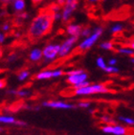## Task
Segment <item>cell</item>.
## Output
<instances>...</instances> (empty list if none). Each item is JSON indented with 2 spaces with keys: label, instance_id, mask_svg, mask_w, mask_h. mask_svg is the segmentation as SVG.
Here are the masks:
<instances>
[{
  "label": "cell",
  "instance_id": "cell-14",
  "mask_svg": "<svg viewBox=\"0 0 134 135\" xmlns=\"http://www.w3.org/2000/svg\"><path fill=\"white\" fill-rule=\"evenodd\" d=\"M12 4H13V9L16 11V13H21V12H24V10H25V0H16Z\"/></svg>",
  "mask_w": 134,
  "mask_h": 135
},
{
  "label": "cell",
  "instance_id": "cell-8",
  "mask_svg": "<svg viewBox=\"0 0 134 135\" xmlns=\"http://www.w3.org/2000/svg\"><path fill=\"white\" fill-rule=\"evenodd\" d=\"M42 107H48V108H54V109H68L75 108V104H71V103H67L64 101H45L42 103Z\"/></svg>",
  "mask_w": 134,
  "mask_h": 135
},
{
  "label": "cell",
  "instance_id": "cell-36",
  "mask_svg": "<svg viewBox=\"0 0 134 135\" xmlns=\"http://www.w3.org/2000/svg\"><path fill=\"white\" fill-rule=\"evenodd\" d=\"M66 1H67V0H57V3L59 4V6H61V7H62V6L66 3Z\"/></svg>",
  "mask_w": 134,
  "mask_h": 135
},
{
  "label": "cell",
  "instance_id": "cell-23",
  "mask_svg": "<svg viewBox=\"0 0 134 135\" xmlns=\"http://www.w3.org/2000/svg\"><path fill=\"white\" fill-rule=\"evenodd\" d=\"M77 107L80 108H84V109H89L92 107V102L90 101H80L77 104Z\"/></svg>",
  "mask_w": 134,
  "mask_h": 135
},
{
  "label": "cell",
  "instance_id": "cell-22",
  "mask_svg": "<svg viewBox=\"0 0 134 135\" xmlns=\"http://www.w3.org/2000/svg\"><path fill=\"white\" fill-rule=\"evenodd\" d=\"M104 72L106 74H109V75H115V74H118L120 72V69H119L117 66H111V65H107L106 68L104 69Z\"/></svg>",
  "mask_w": 134,
  "mask_h": 135
},
{
  "label": "cell",
  "instance_id": "cell-30",
  "mask_svg": "<svg viewBox=\"0 0 134 135\" xmlns=\"http://www.w3.org/2000/svg\"><path fill=\"white\" fill-rule=\"evenodd\" d=\"M53 17H54V21H60L62 20V15L61 12H58V13H53Z\"/></svg>",
  "mask_w": 134,
  "mask_h": 135
},
{
  "label": "cell",
  "instance_id": "cell-13",
  "mask_svg": "<svg viewBox=\"0 0 134 135\" xmlns=\"http://www.w3.org/2000/svg\"><path fill=\"white\" fill-rule=\"evenodd\" d=\"M18 120H16L13 116L11 115H0V124L3 125H17Z\"/></svg>",
  "mask_w": 134,
  "mask_h": 135
},
{
  "label": "cell",
  "instance_id": "cell-6",
  "mask_svg": "<svg viewBox=\"0 0 134 135\" xmlns=\"http://www.w3.org/2000/svg\"><path fill=\"white\" fill-rule=\"evenodd\" d=\"M78 40H79L78 36H68L66 39H64L60 44L59 57L63 59V57H68L73 51V49L75 48L76 44L78 43Z\"/></svg>",
  "mask_w": 134,
  "mask_h": 135
},
{
  "label": "cell",
  "instance_id": "cell-29",
  "mask_svg": "<svg viewBox=\"0 0 134 135\" xmlns=\"http://www.w3.org/2000/svg\"><path fill=\"white\" fill-rule=\"evenodd\" d=\"M28 13H25V12H21V13H18V15L16 16L18 20H25L28 18Z\"/></svg>",
  "mask_w": 134,
  "mask_h": 135
},
{
  "label": "cell",
  "instance_id": "cell-18",
  "mask_svg": "<svg viewBox=\"0 0 134 135\" xmlns=\"http://www.w3.org/2000/svg\"><path fill=\"white\" fill-rule=\"evenodd\" d=\"M124 30V25L122 23H115L110 27L111 34H119Z\"/></svg>",
  "mask_w": 134,
  "mask_h": 135
},
{
  "label": "cell",
  "instance_id": "cell-25",
  "mask_svg": "<svg viewBox=\"0 0 134 135\" xmlns=\"http://www.w3.org/2000/svg\"><path fill=\"white\" fill-rule=\"evenodd\" d=\"M92 31H93V29H91L90 27H84V28H83V30H82L80 37H83V38L87 37V36H89L92 34Z\"/></svg>",
  "mask_w": 134,
  "mask_h": 135
},
{
  "label": "cell",
  "instance_id": "cell-16",
  "mask_svg": "<svg viewBox=\"0 0 134 135\" xmlns=\"http://www.w3.org/2000/svg\"><path fill=\"white\" fill-rule=\"evenodd\" d=\"M30 71L27 70V69H23V70H21L18 72L17 76H16V78L19 81H25L26 80H28L30 78Z\"/></svg>",
  "mask_w": 134,
  "mask_h": 135
},
{
  "label": "cell",
  "instance_id": "cell-38",
  "mask_svg": "<svg viewBox=\"0 0 134 135\" xmlns=\"http://www.w3.org/2000/svg\"><path fill=\"white\" fill-rule=\"evenodd\" d=\"M43 0H32V2L35 4V5H37V4H39V3H41Z\"/></svg>",
  "mask_w": 134,
  "mask_h": 135
},
{
  "label": "cell",
  "instance_id": "cell-31",
  "mask_svg": "<svg viewBox=\"0 0 134 135\" xmlns=\"http://www.w3.org/2000/svg\"><path fill=\"white\" fill-rule=\"evenodd\" d=\"M117 63H118V60L115 59V57H111V59L108 60V61H107V64L111 65V66H116Z\"/></svg>",
  "mask_w": 134,
  "mask_h": 135
},
{
  "label": "cell",
  "instance_id": "cell-26",
  "mask_svg": "<svg viewBox=\"0 0 134 135\" xmlns=\"http://www.w3.org/2000/svg\"><path fill=\"white\" fill-rule=\"evenodd\" d=\"M17 59H18V56L16 53H11L8 57H7V59H6V62L13 63V62H15Z\"/></svg>",
  "mask_w": 134,
  "mask_h": 135
},
{
  "label": "cell",
  "instance_id": "cell-43",
  "mask_svg": "<svg viewBox=\"0 0 134 135\" xmlns=\"http://www.w3.org/2000/svg\"><path fill=\"white\" fill-rule=\"evenodd\" d=\"M2 130H3V129H2V127H0V132H1V131H2Z\"/></svg>",
  "mask_w": 134,
  "mask_h": 135
},
{
  "label": "cell",
  "instance_id": "cell-34",
  "mask_svg": "<svg viewBox=\"0 0 134 135\" xmlns=\"http://www.w3.org/2000/svg\"><path fill=\"white\" fill-rule=\"evenodd\" d=\"M13 1H16V0H0V2L4 4V5H8V4H11V3H13Z\"/></svg>",
  "mask_w": 134,
  "mask_h": 135
},
{
  "label": "cell",
  "instance_id": "cell-4",
  "mask_svg": "<svg viewBox=\"0 0 134 135\" xmlns=\"http://www.w3.org/2000/svg\"><path fill=\"white\" fill-rule=\"evenodd\" d=\"M103 34V28L102 26H97L95 28H93L92 34L89 36L83 38L82 41L78 45V49L80 51H86L92 48L94 45L99 41V39L100 38V36Z\"/></svg>",
  "mask_w": 134,
  "mask_h": 135
},
{
  "label": "cell",
  "instance_id": "cell-39",
  "mask_svg": "<svg viewBox=\"0 0 134 135\" xmlns=\"http://www.w3.org/2000/svg\"><path fill=\"white\" fill-rule=\"evenodd\" d=\"M2 56H3V49H2V47L0 46V59L2 57Z\"/></svg>",
  "mask_w": 134,
  "mask_h": 135
},
{
  "label": "cell",
  "instance_id": "cell-41",
  "mask_svg": "<svg viewBox=\"0 0 134 135\" xmlns=\"http://www.w3.org/2000/svg\"><path fill=\"white\" fill-rule=\"evenodd\" d=\"M130 47H131L132 49L134 50V41H132L131 43H130Z\"/></svg>",
  "mask_w": 134,
  "mask_h": 135
},
{
  "label": "cell",
  "instance_id": "cell-11",
  "mask_svg": "<svg viewBox=\"0 0 134 135\" xmlns=\"http://www.w3.org/2000/svg\"><path fill=\"white\" fill-rule=\"evenodd\" d=\"M36 79L39 81H45L54 79V69H45V70L39 71L36 75Z\"/></svg>",
  "mask_w": 134,
  "mask_h": 135
},
{
  "label": "cell",
  "instance_id": "cell-1",
  "mask_svg": "<svg viewBox=\"0 0 134 135\" xmlns=\"http://www.w3.org/2000/svg\"><path fill=\"white\" fill-rule=\"evenodd\" d=\"M53 13L49 9L41 11L40 13L36 16L31 21L28 28V37L30 39L36 40L43 37L52 30L53 23H54Z\"/></svg>",
  "mask_w": 134,
  "mask_h": 135
},
{
  "label": "cell",
  "instance_id": "cell-7",
  "mask_svg": "<svg viewBox=\"0 0 134 135\" xmlns=\"http://www.w3.org/2000/svg\"><path fill=\"white\" fill-rule=\"evenodd\" d=\"M78 5H79V0H67L66 3L62 6L61 9V21H63V22H69L74 12L77 10Z\"/></svg>",
  "mask_w": 134,
  "mask_h": 135
},
{
  "label": "cell",
  "instance_id": "cell-37",
  "mask_svg": "<svg viewBox=\"0 0 134 135\" xmlns=\"http://www.w3.org/2000/svg\"><path fill=\"white\" fill-rule=\"evenodd\" d=\"M100 0H86V2L89 3V4H96V3H98Z\"/></svg>",
  "mask_w": 134,
  "mask_h": 135
},
{
  "label": "cell",
  "instance_id": "cell-9",
  "mask_svg": "<svg viewBox=\"0 0 134 135\" xmlns=\"http://www.w3.org/2000/svg\"><path fill=\"white\" fill-rule=\"evenodd\" d=\"M102 131L106 134L112 135H126L127 130L125 127L118 124H111V125H104L102 127Z\"/></svg>",
  "mask_w": 134,
  "mask_h": 135
},
{
  "label": "cell",
  "instance_id": "cell-33",
  "mask_svg": "<svg viewBox=\"0 0 134 135\" xmlns=\"http://www.w3.org/2000/svg\"><path fill=\"white\" fill-rule=\"evenodd\" d=\"M5 38H6L5 35L3 34L2 32H0V44H2L3 42L5 41Z\"/></svg>",
  "mask_w": 134,
  "mask_h": 135
},
{
  "label": "cell",
  "instance_id": "cell-12",
  "mask_svg": "<svg viewBox=\"0 0 134 135\" xmlns=\"http://www.w3.org/2000/svg\"><path fill=\"white\" fill-rule=\"evenodd\" d=\"M43 59V53L42 50L39 48H34L30 51L29 54V60L33 61V62H37L39 60H41Z\"/></svg>",
  "mask_w": 134,
  "mask_h": 135
},
{
  "label": "cell",
  "instance_id": "cell-17",
  "mask_svg": "<svg viewBox=\"0 0 134 135\" xmlns=\"http://www.w3.org/2000/svg\"><path fill=\"white\" fill-rule=\"evenodd\" d=\"M118 53L126 56H130V57L134 56V50L131 47H120L118 49Z\"/></svg>",
  "mask_w": 134,
  "mask_h": 135
},
{
  "label": "cell",
  "instance_id": "cell-15",
  "mask_svg": "<svg viewBox=\"0 0 134 135\" xmlns=\"http://www.w3.org/2000/svg\"><path fill=\"white\" fill-rule=\"evenodd\" d=\"M118 121L126 126H134V118H132V117L125 116V115H119Z\"/></svg>",
  "mask_w": 134,
  "mask_h": 135
},
{
  "label": "cell",
  "instance_id": "cell-20",
  "mask_svg": "<svg viewBox=\"0 0 134 135\" xmlns=\"http://www.w3.org/2000/svg\"><path fill=\"white\" fill-rule=\"evenodd\" d=\"M100 48L103 50H106V51H110V50H113L114 44L111 41H103L100 43Z\"/></svg>",
  "mask_w": 134,
  "mask_h": 135
},
{
  "label": "cell",
  "instance_id": "cell-2",
  "mask_svg": "<svg viewBox=\"0 0 134 135\" xmlns=\"http://www.w3.org/2000/svg\"><path fill=\"white\" fill-rule=\"evenodd\" d=\"M109 88L103 83H90L86 86L77 88L74 90L76 96H90V95H97V94H106L109 92Z\"/></svg>",
  "mask_w": 134,
  "mask_h": 135
},
{
  "label": "cell",
  "instance_id": "cell-28",
  "mask_svg": "<svg viewBox=\"0 0 134 135\" xmlns=\"http://www.w3.org/2000/svg\"><path fill=\"white\" fill-rule=\"evenodd\" d=\"M11 29H12V25H11L10 22H5V23L2 25V27H1V30H2V32H4V33L10 32Z\"/></svg>",
  "mask_w": 134,
  "mask_h": 135
},
{
  "label": "cell",
  "instance_id": "cell-40",
  "mask_svg": "<svg viewBox=\"0 0 134 135\" xmlns=\"http://www.w3.org/2000/svg\"><path fill=\"white\" fill-rule=\"evenodd\" d=\"M129 61H130V62L133 63V64H134V56H133V57H130V60H129Z\"/></svg>",
  "mask_w": 134,
  "mask_h": 135
},
{
  "label": "cell",
  "instance_id": "cell-19",
  "mask_svg": "<svg viewBox=\"0 0 134 135\" xmlns=\"http://www.w3.org/2000/svg\"><path fill=\"white\" fill-rule=\"evenodd\" d=\"M96 65H97L98 68H100L102 70H104L108 64H107V62H106V60L103 57H98L97 60H96Z\"/></svg>",
  "mask_w": 134,
  "mask_h": 135
},
{
  "label": "cell",
  "instance_id": "cell-27",
  "mask_svg": "<svg viewBox=\"0 0 134 135\" xmlns=\"http://www.w3.org/2000/svg\"><path fill=\"white\" fill-rule=\"evenodd\" d=\"M48 9L51 11L52 13H58V12H61L62 8H61V6H59L58 3H56V4H52Z\"/></svg>",
  "mask_w": 134,
  "mask_h": 135
},
{
  "label": "cell",
  "instance_id": "cell-32",
  "mask_svg": "<svg viewBox=\"0 0 134 135\" xmlns=\"http://www.w3.org/2000/svg\"><path fill=\"white\" fill-rule=\"evenodd\" d=\"M6 86V81L4 79H0V89H3Z\"/></svg>",
  "mask_w": 134,
  "mask_h": 135
},
{
  "label": "cell",
  "instance_id": "cell-21",
  "mask_svg": "<svg viewBox=\"0 0 134 135\" xmlns=\"http://www.w3.org/2000/svg\"><path fill=\"white\" fill-rule=\"evenodd\" d=\"M31 95V92H30V90H28V89H18V90H16V96L18 97V98H27V97H29Z\"/></svg>",
  "mask_w": 134,
  "mask_h": 135
},
{
  "label": "cell",
  "instance_id": "cell-5",
  "mask_svg": "<svg viewBox=\"0 0 134 135\" xmlns=\"http://www.w3.org/2000/svg\"><path fill=\"white\" fill-rule=\"evenodd\" d=\"M60 44L59 43H49L42 49L43 53V60L46 63L53 62L59 57Z\"/></svg>",
  "mask_w": 134,
  "mask_h": 135
},
{
  "label": "cell",
  "instance_id": "cell-10",
  "mask_svg": "<svg viewBox=\"0 0 134 135\" xmlns=\"http://www.w3.org/2000/svg\"><path fill=\"white\" fill-rule=\"evenodd\" d=\"M83 28V27L82 25H80V24L69 23L66 26L65 32H66V34L69 36H78V37H80Z\"/></svg>",
  "mask_w": 134,
  "mask_h": 135
},
{
  "label": "cell",
  "instance_id": "cell-24",
  "mask_svg": "<svg viewBox=\"0 0 134 135\" xmlns=\"http://www.w3.org/2000/svg\"><path fill=\"white\" fill-rule=\"evenodd\" d=\"M100 120H102V122L104 123L106 125H111V124H115V120L111 117V116H109V115H103V116H102Z\"/></svg>",
  "mask_w": 134,
  "mask_h": 135
},
{
  "label": "cell",
  "instance_id": "cell-35",
  "mask_svg": "<svg viewBox=\"0 0 134 135\" xmlns=\"http://www.w3.org/2000/svg\"><path fill=\"white\" fill-rule=\"evenodd\" d=\"M7 93H8L9 95H13V96H16V89H9V90L7 91Z\"/></svg>",
  "mask_w": 134,
  "mask_h": 135
},
{
  "label": "cell",
  "instance_id": "cell-42",
  "mask_svg": "<svg viewBox=\"0 0 134 135\" xmlns=\"http://www.w3.org/2000/svg\"><path fill=\"white\" fill-rule=\"evenodd\" d=\"M3 72V69H2V68H1V67H0V74H1V73H2Z\"/></svg>",
  "mask_w": 134,
  "mask_h": 135
},
{
  "label": "cell",
  "instance_id": "cell-3",
  "mask_svg": "<svg viewBox=\"0 0 134 135\" xmlns=\"http://www.w3.org/2000/svg\"><path fill=\"white\" fill-rule=\"evenodd\" d=\"M66 81L74 89L79 88L80 84L88 81V74L83 69H71L66 72Z\"/></svg>",
  "mask_w": 134,
  "mask_h": 135
}]
</instances>
